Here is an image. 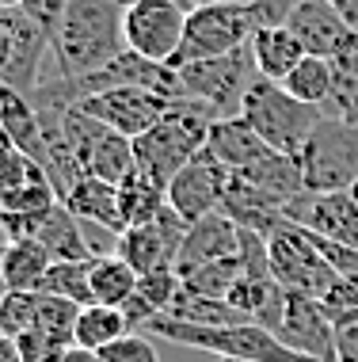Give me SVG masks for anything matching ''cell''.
I'll return each instance as SVG.
<instances>
[{
  "label": "cell",
  "instance_id": "cell-38",
  "mask_svg": "<svg viewBox=\"0 0 358 362\" xmlns=\"http://www.w3.org/2000/svg\"><path fill=\"white\" fill-rule=\"evenodd\" d=\"M100 355H103V362H160L157 347H153L149 339L141 336V332H130V336H122L119 344L103 347Z\"/></svg>",
  "mask_w": 358,
  "mask_h": 362
},
{
  "label": "cell",
  "instance_id": "cell-26",
  "mask_svg": "<svg viewBox=\"0 0 358 362\" xmlns=\"http://www.w3.org/2000/svg\"><path fill=\"white\" fill-rule=\"evenodd\" d=\"M50 267L54 259L38 240H8L4 256H0V275H4L8 290H38Z\"/></svg>",
  "mask_w": 358,
  "mask_h": 362
},
{
  "label": "cell",
  "instance_id": "cell-11",
  "mask_svg": "<svg viewBox=\"0 0 358 362\" xmlns=\"http://www.w3.org/2000/svg\"><path fill=\"white\" fill-rule=\"evenodd\" d=\"M76 107L92 119H100L103 126L119 130L122 138L138 141L141 134H149L168 115L172 100L160 92H149V88H111V92H95L76 100Z\"/></svg>",
  "mask_w": 358,
  "mask_h": 362
},
{
  "label": "cell",
  "instance_id": "cell-18",
  "mask_svg": "<svg viewBox=\"0 0 358 362\" xmlns=\"http://www.w3.org/2000/svg\"><path fill=\"white\" fill-rule=\"evenodd\" d=\"M57 191L35 156L12 149L0 160V214H38L57 206Z\"/></svg>",
  "mask_w": 358,
  "mask_h": 362
},
{
  "label": "cell",
  "instance_id": "cell-47",
  "mask_svg": "<svg viewBox=\"0 0 358 362\" xmlns=\"http://www.w3.org/2000/svg\"><path fill=\"white\" fill-rule=\"evenodd\" d=\"M221 362H251V358H221Z\"/></svg>",
  "mask_w": 358,
  "mask_h": 362
},
{
  "label": "cell",
  "instance_id": "cell-28",
  "mask_svg": "<svg viewBox=\"0 0 358 362\" xmlns=\"http://www.w3.org/2000/svg\"><path fill=\"white\" fill-rule=\"evenodd\" d=\"M122 336H130V320H126L122 309H111V305H84L73 325V344L88 351H103L119 344Z\"/></svg>",
  "mask_w": 358,
  "mask_h": 362
},
{
  "label": "cell",
  "instance_id": "cell-12",
  "mask_svg": "<svg viewBox=\"0 0 358 362\" xmlns=\"http://www.w3.org/2000/svg\"><path fill=\"white\" fill-rule=\"evenodd\" d=\"M229 183H233V172H229L210 149H202L195 160L168 183V206L187 225L202 221V218H210V214H217L225 206Z\"/></svg>",
  "mask_w": 358,
  "mask_h": 362
},
{
  "label": "cell",
  "instance_id": "cell-48",
  "mask_svg": "<svg viewBox=\"0 0 358 362\" xmlns=\"http://www.w3.org/2000/svg\"><path fill=\"white\" fill-rule=\"evenodd\" d=\"M119 4H122V8H126V4H133V0H119Z\"/></svg>",
  "mask_w": 358,
  "mask_h": 362
},
{
  "label": "cell",
  "instance_id": "cell-5",
  "mask_svg": "<svg viewBox=\"0 0 358 362\" xmlns=\"http://www.w3.org/2000/svg\"><path fill=\"white\" fill-rule=\"evenodd\" d=\"M256 62H251V46L225 57H206V62L179 65V84L183 100L206 103L217 119H237L244 111V95L256 84Z\"/></svg>",
  "mask_w": 358,
  "mask_h": 362
},
{
  "label": "cell",
  "instance_id": "cell-35",
  "mask_svg": "<svg viewBox=\"0 0 358 362\" xmlns=\"http://www.w3.org/2000/svg\"><path fill=\"white\" fill-rule=\"evenodd\" d=\"M321 305L332 317L335 328H347L358 320V275H340L321 293Z\"/></svg>",
  "mask_w": 358,
  "mask_h": 362
},
{
  "label": "cell",
  "instance_id": "cell-2",
  "mask_svg": "<svg viewBox=\"0 0 358 362\" xmlns=\"http://www.w3.org/2000/svg\"><path fill=\"white\" fill-rule=\"evenodd\" d=\"M214 122H217V115L210 111L206 103L176 100L168 107V115H164L149 134H141V138L133 141L138 172L145 175V180H153L157 187L168 191V183L206 149L210 126Z\"/></svg>",
  "mask_w": 358,
  "mask_h": 362
},
{
  "label": "cell",
  "instance_id": "cell-10",
  "mask_svg": "<svg viewBox=\"0 0 358 362\" xmlns=\"http://www.w3.org/2000/svg\"><path fill=\"white\" fill-rule=\"evenodd\" d=\"M267 256H270V275L282 282L286 293L321 298V293L340 279L332 267H328L321 248L313 244L309 229H302V225H294V221H282L267 237Z\"/></svg>",
  "mask_w": 358,
  "mask_h": 362
},
{
  "label": "cell",
  "instance_id": "cell-21",
  "mask_svg": "<svg viewBox=\"0 0 358 362\" xmlns=\"http://www.w3.org/2000/svg\"><path fill=\"white\" fill-rule=\"evenodd\" d=\"M0 126L8 130V138L19 153L35 156L38 164H46V126L38 107L27 100L23 92H16L12 84L0 81Z\"/></svg>",
  "mask_w": 358,
  "mask_h": 362
},
{
  "label": "cell",
  "instance_id": "cell-13",
  "mask_svg": "<svg viewBox=\"0 0 358 362\" xmlns=\"http://www.w3.org/2000/svg\"><path fill=\"white\" fill-rule=\"evenodd\" d=\"M286 221L302 225L309 233H321L328 240H340L358 248V199L354 191H302L286 202Z\"/></svg>",
  "mask_w": 358,
  "mask_h": 362
},
{
  "label": "cell",
  "instance_id": "cell-31",
  "mask_svg": "<svg viewBox=\"0 0 358 362\" xmlns=\"http://www.w3.org/2000/svg\"><path fill=\"white\" fill-rule=\"evenodd\" d=\"M332 84H335V62L316 57V54H305L302 62H297V69L282 81L286 92L297 95V100L309 103V107H324V100L332 95Z\"/></svg>",
  "mask_w": 358,
  "mask_h": 362
},
{
  "label": "cell",
  "instance_id": "cell-3",
  "mask_svg": "<svg viewBox=\"0 0 358 362\" xmlns=\"http://www.w3.org/2000/svg\"><path fill=\"white\" fill-rule=\"evenodd\" d=\"M149 336L172 339L179 347L202 351V355L214 358H251V362H309L297 351H290L275 332L259 328L256 320H240V325H187V320H176L168 313L153 317L145 325Z\"/></svg>",
  "mask_w": 358,
  "mask_h": 362
},
{
  "label": "cell",
  "instance_id": "cell-36",
  "mask_svg": "<svg viewBox=\"0 0 358 362\" xmlns=\"http://www.w3.org/2000/svg\"><path fill=\"white\" fill-rule=\"evenodd\" d=\"M179 286H183L179 271H176V267H160V271H149V275H141V282H138V298L160 317V313L172 309V301H176Z\"/></svg>",
  "mask_w": 358,
  "mask_h": 362
},
{
  "label": "cell",
  "instance_id": "cell-42",
  "mask_svg": "<svg viewBox=\"0 0 358 362\" xmlns=\"http://www.w3.org/2000/svg\"><path fill=\"white\" fill-rule=\"evenodd\" d=\"M0 362H23V355H19V344L12 336H4L0 332Z\"/></svg>",
  "mask_w": 358,
  "mask_h": 362
},
{
  "label": "cell",
  "instance_id": "cell-39",
  "mask_svg": "<svg viewBox=\"0 0 358 362\" xmlns=\"http://www.w3.org/2000/svg\"><path fill=\"white\" fill-rule=\"evenodd\" d=\"M65 8H69V0H23V12H27V16H35L50 35L57 31V23H61Z\"/></svg>",
  "mask_w": 358,
  "mask_h": 362
},
{
  "label": "cell",
  "instance_id": "cell-25",
  "mask_svg": "<svg viewBox=\"0 0 358 362\" xmlns=\"http://www.w3.org/2000/svg\"><path fill=\"white\" fill-rule=\"evenodd\" d=\"M65 206H69L80 221H100V225H111V229H119V233L126 229L122 225V206H119V183L84 175V180L69 191Z\"/></svg>",
  "mask_w": 358,
  "mask_h": 362
},
{
  "label": "cell",
  "instance_id": "cell-46",
  "mask_svg": "<svg viewBox=\"0 0 358 362\" xmlns=\"http://www.w3.org/2000/svg\"><path fill=\"white\" fill-rule=\"evenodd\" d=\"M0 8H23V0H0Z\"/></svg>",
  "mask_w": 358,
  "mask_h": 362
},
{
  "label": "cell",
  "instance_id": "cell-15",
  "mask_svg": "<svg viewBox=\"0 0 358 362\" xmlns=\"http://www.w3.org/2000/svg\"><path fill=\"white\" fill-rule=\"evenodd\" d=\"M286 27L297 35L305 54L328 57V62L358 50V31L347 23V16L332 0H297V8L290 12Z\"/></svg>",
  "mask_w": 358,
  "mask_h": 362
},
{
  "label": "cell",
  "instance_id": "cell-20",
  "mask_svg": "<svg viewBox=\"0 0 358 362\" xmlns=\"http://www.w3.org/2000/svg\"><path fill=\"white\" fill-rule=\"evenodd\" d=\"M206 149L214 153L233 175L256 168L259 160H267V156L275 153V149H270V145L248 126L244 115H237V119H217L214 126H210Z\"/></svg>",
  "mask_w": 358,
  "mask_h": 362
},
{
  "label": "cell",
  "instance_id": "cell-44",
  "mask_svg": "<svg viewBox=\"0 0 358 362\" xmlns=\"http://www.w3.org/2000/svg\"><path fill=\"white\" fill-rule=\"evenodd\" d=\"M12 149H16V145H12V138H8V130L0 126V160H4V156L12 153Z\"/></svg>",
  "mask_w": 358,
  "mask_h": 362
},
{
  "label": "cell",
  "instance_id": "cell-29",
  "mask_svg": "<svg viewBox=\"0 0 358 362\" xmlns=\"http://www.w3.org/2000/svg\"><path fill=\"white\" fill-rule=\"evenodd\" d=\"M119 206H122V225L133 229V225H149L153 218H160V210L168 206V191L157 187L153 180L133 168L126 180L119 183Z\"/></svg>",
  "mask_w": 358,
  "mask_h": 362
},
{
  "label": "cell",
  "instance_id": "cell-32",
  "mask_svg": "<svg viewBox=\"0 0 358 362\" xmlns=\"http://www.w3.org/2000/svg\"><path fill=\"white\" fill-rule=\"evenodd\" d=\"M42 293H54V298H69L76 305H92V259H69V263H54L46 271Z\"/></svg>",
  "mask_w": 358,
  "mask_h": 362
},
{
  "label": "cell",
  "instance_id": "cell-49",
  "mask_svg": "<svg viewBox=\"0 0 358 362\" xmlns=\"http://www.w3.org/2000/svg\"><path fill=\"white\" fill-rule=\"evenodd\" d=\"M351 191H354V199H358V183H354V187H351Z\"/></svg>",
  "mask_w": 358,
  "mask_h": 362
},
{
  "label": "cell",
  "instance_id": "cell-41",
  "mask_svg": "<svg viewBox=\"0 0 358 362\" xmlns=\"http://www.w3.org/2000/svg\"><path fill=\"white\" fill-rule=\"evenodd\" d=\"M61 362H103V355H100V351H88V347H69V351H65V358Z\"/></svg>",
  "mask_w": 358,
  "mask_h": 362
},
{
  "label": "cell",
  "instance_id": "cell-1",
  "mask_svg": "<svg viewBox=\"0 0 358 362\" xmlns=\"http://www.w3.org/2000/svg\"><path fill=\"white\" fill-rule=\"evenodd\" d=\"M119 0H69L61 23L54 31V62L57 76L80 84L84 76L100 73L126 50Z\"/></svg>",
  "mask_w": 358,
  "mask_h": 362
},
{
  "label": "cell",
  "instance_id": "cell-34",
  "mask_svg": "<svg viewBox=\"0 0 358 362\" xmlns=\"http://www.w3.org/2000/svg\"><path fill=\"white\" fill-rule=\"evenodd\" d=\"M240 275H244L240 259H221V263H206V267L183 275V286L195 293H206V298H229V290L237 286Z\"/></svg>",
  "mask_w": 358,
  "mask_h": 362
},
{
  "label": "cell",
  "instance_id": "cell-45",
  "mask_svg": "<svg viewBox=\"0 0 358 362\" xmlns=\"http://www.w3.org/2000/svg\"><path fill=\"white\" fill-rule=\"evenodd\" d=\"M198 4H259V0H198Z\"/></svg>",
  "mask_w": 358,
  "mask_h": 362
},
{
  "label": "cell",
  "instance_id": "cell-43",
  "mask_svg": "<svg viewBox=\"0 0 358 362\" xmlns=\"http://www.w3.org/2000/svg\"><path fill=\"white\" fill-rule=\"evenodd\" d=\"M8 65H12V35L0 27V76L8 73Z\"/></svg>",
  "mask_w": 358,
  "mask_h": 362
},
{
  "label": "cell",
  "instance_id": "cell-40",
  "mask_svg": "<svg viewBox=\"0 0 358 362\" xmlns=\"http://www.w3.org/2000/svg\"><path fill=\"white\" fill-rule=\"evenodd\" d=\"M335 362H358V320L335 328Z\"/></svg>",
  "mask_w": 358,
  "mask_h": 362
},
{
  "label": "cell",
  "instance_id": "cell-22",
  "mask_svg": "<svg viewBox=\"0 0 358 362\" xmlns=\"http://www.w3.org/2000/svg\"><path fill=\"white\" fill-rule=\"evenodd\" d=\"M286 298H290V293L282 290V282H278L275 275H267V279L240 275L237 286L229 290V301H233L248 320H256L259 328L275 332V336H278L282 317H286Z\"/></svg>",
  "mask_w": 358,
  "mask_h": 362
},
{
  "label": "cell",
  "instance_id": "cell-33",
  "mask_svg": "<svg viewBox=\"0 0 358 362\" xmlns=\"http://www.w3.org/2000/svg\"><path fill=\"white\" fill-rule=\"evenodd\" d=\"M38 309H42V290H8L0 298V332L4 336H23L38 325Z\"/></svg>",
  "mask_w": 358,
  "mask_h": 362
},
{
  "label": "cell",
  "instance_id": "cell-9",
  "mask_svg": "<svg viewBox=\"0 0 358 362\" xmlns=\"http://www.w3.org/2000/svg\"><path fill=\"white\" fill-rule=\"evenodd\" d=\"M61 122H65L69 149H73L84 175H95V180H107V183H122L126 175L138 168L133 141L122 138L111 126H103L100 119H92V115H84L76 103L61 115Z\"/></svg>",
  "mask_w": 358,
  "mask_h": 362
},
{
  "label": "cell",
  "instance_id": "cell-14",
  "mask_svg": "<svg viewBox=\"0 0 358 362\" xmlns=\"http://www.w3.org/2000/svg\"><path fill=\"white\" fill-rule=\"evenodd\" d=\"M76 88V100L84 95H95V92H111V88H149V92H160L168 95L172 103L183 100V84H179V69L176 65H160V62H149V57L133 54V50H122L114 62H107L100 73L84 76Z\"/></svg>",
  "mask_w": 358,
  "mask_h": 362
},
{
  "label": "cell",
  "instance_id": "cell-24",
  "mask_svg": "<svg viewBox=\"0 0 358 362\" xmlns=\"http://www.w3.org/2000/svg\"><path fill=\"white\" fill-rule=\"evenodd\" d=\"M38 244H42L46 252H50L54 263H69V259H92L88 252V240H84V229H80V218L65 206V202H57V206L46 214L42 229H38Z\"/></svg>",
  "mask_w": 358,
  "mask_h": 362
},
{
  "label": "cell",
  "instance_id": "cell-51",
  "mask_svg": "<svg viewBox=\"0 0 358 362\" xmlns=\"http://www.w3.org/2000/svg\"><path fill=\"white\" fill-rule=\"evenodd\" d=\"M191 4H198V0H191Z\"/></svg>",
  "mask_w": 358,
  "mask_h": 362
},
{
  "label": "cell",
  "instance_id": "cell-19",
  "mask_svg": "<svg viewBox=\"0 0 358 362\" xmlns=\"http://www.w3.org/2000/svg\"><path fill=\"white\" fill-rule=\"evenodd\" d=\"M237 256H240V225L229 218L225 210H217V214H210V218L187 225V237L179 244L176 271L183 279V275H191V271L206 267V263L237 259Z\"/></svg>",
  "mask_w": 358,
  "mask_h": 362
},
{
  "label": "cell",
  "instance_id": "cell-23",
  "mask_svg": "<svg viewBox=\"0 0 358 362\" xmlns=\"http://www.w3.org/2000/svg\"><path fill=\"white\" fill-rule=\"evenodd\" d=\"M302 57H305V46L297 42V35L286 23L282 27H259L256 38H251V62H256V73L263 81L282 84L297 69Z\"/></svg>",
  "mask_w": 358,
  "mask_h": 362
},
{
  "label": "cell",
  "instance_id": "cell-7",
  "mask_svg": "<svg viewBox=\"0 0 358 362\" xmlns=\"http://www.w3.org/2000/svg\"><path fill=\"white\" fill-rule=\"evenodd\" d=\"M191 8H195L191 0H133V4H126L122 12L126 50L160 65H176Z\"/></svg>",
  "mask_w": 358,
  "mask_h": 362
},
{
  "label": "cell",
  "instance_id": "cell-17",
  "mask_svg": "<svg viewBox=\"0 0 358 362\" xmlns=\"http://www.w3.org/2000/svg\"><path fill=\"white\" fill-rule=\"evenodd\" d=\"M278 339H282L290 351H297L302 358H309V362H335V325L324 313L321 298L290 293Z\"/></svg>",
  "mask_w": 358,
  "mask_h": 362
},
{
  "label": "cell",
  "instance_id": "cell-50",
  "mask_svg": "<svg viewBox=\"0 0 358 362\" xmlns=\"http://www.w3.org/2000/svg\"><path fill=\"white\" fill-rule=\"evenodd\" d=\"M0 237H4V229H0Z\"/></svg>",
  "mask_w": 358,
  "mask_h": 362
},
{
  "label": "cell",
  "instance_id": "cell-37",
  "mask_svg": "<svg viewBox=\"0 0 358 362\" xmlns=\"http://www.w3.org/2000/svg\"><path fill=\"white\" fill-rule=\"evenodd\" d=\"M16 344H19L23 362H61L65 351L73 347V339L57 336V332H46V328H31L23 336H16Z\"/></svg>",
  "mask_w": 358,
  "mask_h": 362
},
{
  "label": "cell",
  "instance_id": "cell-6",
  "mask_svg": "<svg viewBox=\"0 0 358 362\" xmlns=\"http://www.w3.org/2000/svg\"><path fill=\"white\" fill-rule=\"evenodd\" d=\"M259 16L248 4H195L187 16V35H183L176 69L206 57H225L251 46L259 31Z\"/></svg>",
  "mask_w": 358,
  "mask_h": 362
},
{
  "label": "cell",
  "instance_id": "cell-16",
  "mask_svg": "<svg viewBox=\"0 0 358 362\" xmlns=\"http://www.w3.org/2000/svg\"><path fill=\"white\" fill-rule=\"evenodd\" d=\"M183 237H187V221H183L172 206H164L160 218H153L149 225L122 229L119 256L130 263L138 275H149V271H160V267H176Z\"/></svg>",
  "mask_w": 358,
  "mask_h": 362
},
{
  "label": "cell",
  "instance_id": "cell-30",
  "mask_svg": "<svg viewBox=\"0 0 358 362\" xmlns=\"http://www.w3.org/2000/svg\"><path fill=\"white\" fill-rule=\"evenodd\" d=\"M168 317L187 320V325H240V320H248L229 298H206V293H195L187 286H179Z\"/></svg>",
  "mask_w": 358,
  "mask_h": 362
},
{
  "label": "cell",
  "instance_id": "cell-8",
  "mask_svg": "<svg viewBox=\"0 0 358 362\" xmlns=\"http://www.w3.org/2000/svg\"><path fill=\"white\" fill-rule=\"evenodd\" d=\"M302 160L305 191H351L358 183V126L321 119Z\"/></svg>",
  "mask_w": 358,
  "mask_h": 362
},
{
  "label": "cell",
  "instance_id": "cell-27",
  "mask_svg": "<svg viewBox=\"0 0 358 362\" xmlns=\"http://www.w3.org/2000/svg\"><path fill=\"white\" fill-rule=\"evenodd\" d=\"M138 282H141V275L122 256L92 259V305L122 309L126 301L138 293Z\"/></svg>",
  "mask_w": 358,
  "mask_h": 362
},
{
  "label": "cell",
  "instance_id": "cell-4",
  "mask_svg": "<svg viewBox=\"0 0 358 362\" xmlns=\"http://www.w3.org/2000/svg\"><path fill=\"white\" fill-rule=\"evenodd\" d=\"M248 126L263 138L275 153H286V156H302L313 130L321 126V107H309L302 103L297 95H290L278 81H263L256 76V84L248 88L244 95V111Z\"/></svg>",
  "mask_w": 358,
  "mask_h": 362
}]
</instances>
